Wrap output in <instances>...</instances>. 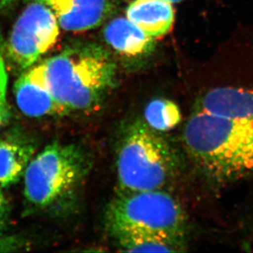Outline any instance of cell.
Wrapping results in <instances>:
<instances>
[{
  "mask_svg": "<svg viewBox=\"0 0 253 253\" xmlns=\"http://www.w3.org/2000/svg\"><path fill=\"white\" fill-rule=\"evenodd\" d=\"M207 70L184 125V150L211 181L253 176V29L229 39Z\"/></svg>",
  "mask_w": 253,
  "mask_h": 253,
  "instance_id": "cell-1",
  "label": "cell"
},
{
  "mask_svg": "<svg viewBox=\"0 0 253 253\" xmlns=\"http://www.w3.org/2000/svg\"><path fill=\"white\" fill-rule=\"evenodd\" d=\"M48 90L66 113L97 108L113 87L116 67L94 46L71 48L40 64Z\"/></svg>",
  "mask_w": 253,
  "mask_h": 253,
  "instance_id": "cell-2",
  "label": "cell"
},
{
  "mask_svg": "<svg viewBox=\"0 0 253 253\" xmlns=\"http://www.w3.org/2000/svg\"><path fill=\"white\" fill-rule=\"evenodd\" d=\"M163 133L137 120L125 130L117 156L122 193L163 189L182 168L181 155Z\"/></svg>",
  "mask_w": 253,
  "mask_h": 253,
  "instance_id": "cell-3",
  "label": "cell"
},
{
  "mask_svg": "<svg viewBox=\"0 0 253 253\" xmlns=\"http://www.w3.org/2000/svg\"><path fill=\"white\" fill-rule=\"evenodd\" d=\"M88 168L87 156L78 146H46L34 156L23 176L27 208L41 211L58 205L78 188Z\"/></svg>",
  "mask_w": 253,
  "mask_h": 253,
  "instance_id": "cell-4",
  "label": "cell"
},
{
  "mask_svg": "<svg viewBox=\"0 0 253 253\" xmlns=\"http://www.w3.org/2000/svg\"><path fill=\"white\" fill-rule=\"evenodd\" d=\"M107 220L110 228H135L179 238L186 235L183 208L163 189L122 193L111 202Z\"/></svg>",
  "mask_w": 253,
  "mask_h": 253,
  "instance_id": "cell-5",
  "label": "cell"
},
{
  "mask_svg": "<svg viewBox=\"0 0 253 253\" xmlns=\"http://www.w3.org/2000/svg\"><path fill=\"white\" fill-rule=\"evenodd\" d=\"M55 15L43 2L35 0L15 23L8 42V53L21 68L32 67L55 43L59 35Z\"/></svg>",
  "mask_w": 253,
  "mask_h": 253,
  "instance_id": "cell-6",
  "label": "cell"
},
{
  "mask_svg": "<svg viewBox=\"0 0 253 253\" xmlns=\"http://www.w3.org/2000/svg\"><path fill=\"white\" fill-rule=\"evenodd\" d=\"M17 108L30 117L67 114L46 86L40 65L25 72L14 85Z\"/></svg>",
  "mask_w": 253,
  "mask_h": 253,
  "instance_id": "cell-7",
  "label": "cell"
},
{
  "mask_svg": "<svg viewBox=\"0 0 253 253\" xmlns=\"http://www.w3.org/2000/svg\"><path fill=\"white\" fill-rule=\"evenodd\" d=\"M55 15L60 27L67 31H84L98 27L108 15V0H39Z\"/></svg>",
  "mask_w": 253,
  "mask_h": 253,
  "instance_id": "cell-8",
  "label": "cell"
},
{
  "mask_svg": "<svg viewBox=\"0 0 253 253\" xmlns=\"http://www.w3.org/2000/svg\"><path fill=\"white\" fill-rule=\"evenodd\" d=\"M36 153L35 142L19 132L0 137V187L7 188L20 181Z\"/></svg>",
  "mask_w": 253,
  "mask_h": 253,
  "instance_id": "cell-9",
  "label": "cell"
},
{
  "mask_svg": "<svg viewBox=\"0 0 253 253\" xmlns=\"http://www.w3.org/2000/svg\"><path fill=\"white\" fill-rule=\"evenodd\" d=\"M111 233L122 251L128 253H180L186 251V239L145 229L116 227Z\"/></svg>",
  "mask_w": 253,
  "mask_h": 253,
  "instance_id": "cell-10",
  "label": "cell"
},
{
  "mask_svg": "<svg viewBox=\"0 0 253 253\" xmlns=\"http://www.w3.org/2000/svg\"><path fill=\"white\" fill-rule=\"evenodd\" d=\"M126 17L155 39L171 30L174 12L171 2L168 0H134L127 8Z\"/></svg>",
  "mask_w": 253,
  "mask_h": 253,
  "instance_id": "cell-11",
  "label": "cell"
},
{
  "mask_svg": "<svg viewBox=\"0 0 253 253\" xmlns=\"http://www.w3.org/2000/svg\"><path fill=\"white\" fill-rule=\"evenodd\" d=\"M104 38L115 50L127 57L143 56L152 50L154 44V38L127 17L112 21L104 30Z\"/></svg>",
  "mask_w": 253,
  "mask_h": 253,
  "instance_id": "cell-12",
  "label": "cell"
},
{
  "mask_svg": "<svg viewBox=\"0 0 253 253\" xmlns=\"http://www.w3.org/2000/svg\"><path fill=\"white\" fill-rule=\"evenodd\" d=\"M143 121L156 131L163 133L174 129L182 120L181 111L176 103L167 98H155L146 106Z\"/></svg>",
  "mask_w": 253,
  "mask_h": 253,
  "instance_id": "cell-13",
  "label": "cell"
},
{
  "mask_svg": "<svg viewBox=\"0 0 253 253\" xmlns=\"http://www.w3.org/2000/svg\"><path fill=\"white\" fill-rule=\"evenodd\" d=\"M7 74L0 40V129L7 124L10 117L9 106L7 100Z\"/></svg>",
  "mask_w": 253,
  "mask_h": 253,
  "instance_id": "cell-14",
  "label": "cell"
},
{
  "mask_svg": "<svg viewBox=\"0 0 253 253\" xmlns=\"http://www.w3.org/2000/svg\"><path fill=\"white\" fill-rule=\"evenodd\" d=\"M27 247L25 242L14 236H0V253L17 252Z\"/></svg>",
  "mask_w": 253,
  "mask_h": 253,
  "instance_id": "cell-15",
  "label": "cell"
},
{
  "mask_svg": "<svg viewBox=\"0 0 253 253\" xmlns=\"http://www.w3.org/2000/svg\"><path fill=\"white\" fill-rule=\"evenodd\" d=\"M11 216V208L9 203L5 197L2 188L0 187V230L4 229L9 223Z\"/></svg>",
  "mask_w": 253,
  "mask_h": 253,
  "instance_id": "cell-16",
  "label": "cell"
},
{
  "mask_svg": "<svg viewBox=\"0 0 253 253\" xmlns=\"http://www.w3.org/2000/svg\"><path fill=\"white\" fill-rule=\"evenodd\" d=\"M15 0H0V10L3 9L7 5L11 4Z\"/></svg>",
  "mask_w": 253,
  "mask_h": 253,
  "instance_id": "cell-17",
  "label": "cell"
},
{
  "mask_svg": "<svg viewBox=\"0 0 253 253\" xmlns=\"http://www.w3.org/2000/svg\"><path fill=\"white\" fill-rule=\"evenodd\" d=\"M168 2H171V3H176V2H182L184 0H168Z\"/></svg>",
  "mask_w": 253,
  "mask_h": 253,
  "instance_id": "cell-18",
  "label": "cell"
}]
</instances>
